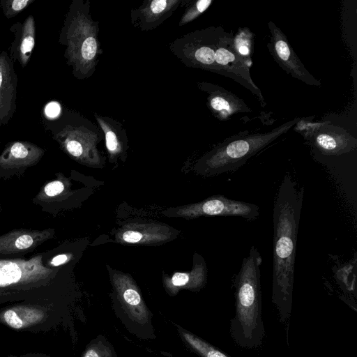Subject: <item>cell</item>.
<instances>
[{"mask_svg":"<svg viewBox=\"0 0 357 357\" xmlns=\"http://www.w3.org/2000/svg\"><path fill=\"white\" fill-rule=\"evenodd\" d=\"M253 42V33L248 27L239 28L232 38L235 52L249 68L252 65Z\"/></svg>","mask_w":357,"mask_h":357,"instance_id":"cell-20","label":"cell"},{"mask_svg":"<svg viewBox=\"0 0 357 357\" xmlns=\"http://www.w3.org/2000/svg\"><path fill=\"white\" fill-rule=\"evenodd\" d=\"M35 0H1L0 8L7 19H11L22 12Z\"/></svg>","mask_w":357,"mask_h":357,"instance_id":"cell-25","label":"cell"},{"mask_svg":"<svg viewBox=\"0 0 357 357\" xmlns=\"http://www.w3.org/2000/svg\"><path fill=\"white\" fill-rule=\"evenodd\" d=\"M164 231V229L155 225L132 226L123 230L118 238L128 243L158 242L168 238Z\"/></svg>","mask_w":357,"mask_h":357,"instance_id":"cell-19","label":"cell"},{"mask_svg":"<svg viewBox=\"0 0 357 357\" xmlns=\"http://www.w3.org/2000/svg\"><path fill=\"white\" fill-rule=\"evenodd\" d=\"M222 26H209L183 35L169 44V50L185 66L221 75L215 61Z\"/></svg>","mask_w":357,"mask_h":357,"instance_id":"cell-6","label":"cell"},{"mask_svg":"<svg viewBox=\"0 0 357 357\" xmlns=\"http://www.w3.org/2000/svg\"><path fill=\"white\" fill-rule=\"evenodd\" d=\"M119 310L117 315L126 327L142 338H153L152 314L145 305L134 282L126 275L115 273L112 276Z\"/></svg>","mask_w":357,"mask_h":357,"instance_id":"cell-7","label":"cell"},{"mask_svg":"<svg viewBox=\"0 0 357 357\" xmlns=\"http://www.w3.org/2000/svg\"><path fill=\"white\" fill-rule=\"evenodd\" d=\"M184 0H146L130 11L132 25L146 31L157 28L183 5Z\"/></svg>","mask_w":357,"mask_h":357,"instance_id":"cell-12","label":"cell"},{"mask_svg":"<svg viewBox=\"0 0 357 357\" xmlns=\"http://www.w3.org/2000/svg\"><path fill=\"white\" fill-rule=\"evenodd\" d=\"M296 118L273 130L261 133L233 136L218 144L201 160L202 170L208 175L235 171L298 123Z\"/></svg>","mask_w":357,"mask_h":357,"instance_id":"cell-4","label":"cell"},{"mask_svg":"<svg viewBox=\"0 0 357 357\" xmlns=\"http://www.w3.org/2000/svg\"><path fill=\"white\" fill-rule=\"evenodd\" d=\"M17 75L7 51L0 53V127L7 125L17 109Z\"/></svg>","mask_w":357,"mask_h":357,"instance_id":"cell-13","label":"cell"},{"mask_svg":"<svg viewBox=\"0 0 357 357\" xmlns=\"http://www.w3.org/2000/svg\"><path fill=\"white\" fill-rule=\"evenodd\" d=\"M43 124L69 155L86 163L99 162L96 145L102 132L89 119L77 112L63 109L54 117H44Z\"/></svg>","mask_w":357,"mask_h":357,"instance_id":"cell-5","label":"cell"},{"mask_svg":"<svg viewBox=\"0 0 357 357\" xmlns=\"http://www.w3.org/2000/svg\"><path fill=\"white\" fill-rule=\"evenodd\" d=\"M22 272L13 262H0V286H6L17 282Z\"/></svg>","mask_w":357,"mask_h":357,"instance_id":"cell-24","label":"cell"},{"mask_svg":"<svg viewBox=\"0 0 357 357\" xmlns=\"http://www.w3.org/2000/svg\"><path fill=\"white\" fill-rule=\"evenodd\" d=\"M197 86L207 94L208 108L220 121H227L238 113L252 112L242 99L219 85L202 82Z\"/></svg>","mask_w":357,"mask_h":357,"instance_id":"cell-11","label":"cell"},{"mask_svg":"<svg viewBox=\"0 0 357 357\" xmlns=\"http://www.w3.org/2000/svg\"><path fill=\"white\" fill-rule=\"evenodd\" d=\"M64 189V185L59 181L49 183L45 187V192L47 196L53 197L60 194Z\"/></svg>","mask_w":357,"mask_h":357,"instance_id":"cell-26","label":"cell"},{"mask_svg":"<svg viewBox=\"0 0 357 357\" xmlns=\"http://www.w3.org/2000/svg\"><path fill=\"white\" fill-rule=\"evenodd\" d=\"M9 30L14 39L8 49V53L13 62H18L24 68L30 61L36 43V22L32 15H28L23 22L10 26Z\"/></svg>","mask_w":357,"mask_h":357,"instance_id":"cell-15","label":"cell"},{"mask_svg":"<svg viewBox=\"0 0 357 357\" xmlns=\"http://www.w3.org/2000/svg\"><path fill=\"white\" fill-rule=\"evenodd\" d=\"M83 357H116L112 347L105 339H96L89 345Z\"/></svg>","mask_w":357,"mask_h":357,"instance_id":"cell-23","label":"cell"},{"mask_svg":"<svg viewBox=\"0 0 357 357\" xmlns=\"http://www.w3.org/2000/svg\"><path fill=\"white\" fill-rule=\"evenodd\" d=\"M68 260V257L66 255H59L54 257L51 264L54 266H59L65 263Z\"/></svg>","mask_w":357,"mask_h":357,"instance_id":"cell-29","label":"cell"},{"mask_svg":"<svg viewBox=\"0 0 357 357\" xmlns=\"http://www.w3.org/2000/svg\"><path fill=\"white\" fill-rule=\"evenodd\" d=\"M178 330L186 344L201 357H231L195 335L180 327Z\"/></svg>","mask_w":357,"mask_h":357,"instance_id":"cell-21","label":"cell"},{"mask_svg":"<svg viewBox=\"0 0 357 357\" xmlns=\"http://www.w3.org/2000/svg\"><path fill=\"white\" fill-rule=\"evenodd\" d=\"M4 319L6 323L12 328L18 329L22 326V320L13 310H7L4 313Z\"/></svg>","mask_w":357,"mask_h":357,"instance_id":"cell-27","label":"cell"},{"mask_svg":"<svg viewBox=\"0 0 357 357\" xmlns=\"http://www.w3.org/2000/svg\"><path fill=\"white\" fill-rule=\"evenodd\" d=\"M94 118L104 134L107 149L112 157L121 154L126 142V130L121 123L109 117L93 113Z\"/></svg>","mask_w":357,"mask_h":357,"instance_id":"cell-16","label":"cell"},{"mask_svg":"<svg viewBox=\"0 0 357 357\" xmlns=\"http://www.w3.org/2000/svg\"><path fill=\"white\" fill-rule=\"evenodd\" d=\"M33 241L32 238L27 234L20 236L15 242V245L18 249H26L29 248Z\"/></svg>","mask_w":357,"mask_h":357,"instance_id":"cell-28","label":"cell"},{"mask_svg":"<svg viewBox=\"0 0 357 357\" xmlns=\"http://www.w3.org/2000/svg\"><path fill=\"white\" fill-rule=\"evenodd\" d=\"M43 150L28 142L15 141L10 142L0 157L2 162H32L38 160L43 154Z\"/></svg>","mask_w":357,"mask_h":357,"instance_id":"cell-18","label":"cell"},{"mask_svg":"<svg viewBox=\"0 0 357 357\" xmlns=\"http://www.w3.org/2000/svg\"><path fill=\"white\" fill-rule=\"evenodd\" d=\"M89 0H73L66 13L59 36L66 62L78 79L91 77L102 54L98 38V22L90 13Z\"/></svg>","mask_w":357,"mask_h":357,"instance_id":"cell-3","label":"cell"},{"mask_svg":"<svg viewBox=\"0 0 357 357\" xmlns=\"http://www.w3.org/2000/svg\"><path fill=\"white\" fill-rule=\"evenodd\" d=\"M206 266L203 260L196 263L190 273H175L166 286L171 293L176 294L180 288L197 290L201 289L206 281Z\"/></svg>","mask_w":357,"mask_h":357,"instance_id":"cell-17","label":"cell"},{"mask_svg":"<svg viewBox=\"0 0 357 357\" xmlns=\"http://www.w3.org/2000/svg\"><path fill=\"white\" fill-rule=\"evenodd\" d=\"M261 263L259 250L251 246L234 280L236 314L230 322V334L237 345L247 349L261 346L265 335L261 317Z\"/></svg>","mask_w":357,"mask_h":357,"instance_id":"cell-2","label":"cell"},{"mask_svg":"<svg viewBox=\"0 0 357 357\" xmlns=\"http://www.w3.org/2000/svg\"><path fill=\"white\" fill-rule=\"evenodd\" d=\"M178 214L191 218L203 215L234 216L254 220L259 215V208L252 203L216 195L207 198L199 203L185 206L178 212Z\"/></svg>","mask_w":357,"mask_h":357,"instance_id":"cell-10","label":"cell"},{"mask_svg":"<svg viewBox=\"0 0 357 357\" xmlns=\"http://www.w3.org/2000/svg\"><path fill=\"white\" fill-rule=\"evenodd\" d=\"M268 26L271 37L267 47L276 63L293 77L308 85L321 86L320 81L305 68L280 29L272 21L268 22Z\"/></svg>","mask_w":357,"mask_h":357,"instance_id":"cell-9","label":"cell"},{"mask_svg":"<svg viewBox=\"0 0 357 357\" xmlns=\"http://www.w3.org/2000/svg\"><path fill=\"white\" fill-rule=\"evenodd\" d=\"M304 187L291 175L284 176L276 193L273 213V266L272 302L281 322L291 314L298 229Z\"/></svg>","mask_w":357,"mask_h":357,"instance_id":"cell-1","label":"cell"},{"mask_svg":"<svg viewBox=\"0 0 357 357\" xmlns=\"http://www.w3.org/2000/svg\"><path fill=\"white\" fill-rule=\"evenodd\" d=\"M232 38L231 33L225 31L216 46L215 61L221 71V75L231 78L245 87L264 107L266 102L261 91L253 82L250 68L235 52Z\"/></svg>","mask_w":357,"mask_h":357,"instance_id":"cell-8","label":"cell"},{"mask_svg":"<svg viewBox=\"0 0 357 357\" xmlns=\"http://www.w3.org/2000/svg\"><path fill=\"white\" fill-rule=\"evenodd\" d=\"M212 3V0H184L182 6H185V8L178 22V26H182L195 20L206 10Z\"/></svg>","mask_w":357,"mask_h":357,"instance_id":"cell-22","label":"cell"},{"mask_svg":"<svg viewBox=\"0 0 357 357\" xmlns=\"http://www.w3.org/2000/svg\"><path fill=\"white\" fill-rule=\"evenodd\" d=\"M308 139L321 153L339 155L354 150L357 145L355 137L342 128L322 125L308 135Z\"/></svg>","mask_w":357,"mask_h":357,"instance_id":"cell-14","label":"cell"}]
</instances>
